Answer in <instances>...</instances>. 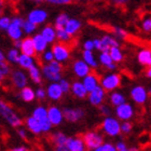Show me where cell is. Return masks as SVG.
<instances>
[{
  "instance_id": "obj_64",
  "label": "cell",
  "mask_w": 151,
  "mask_h": 151,
  "mask_svg": "<svg viewBox=\"0 0 151 151\" xmlns=\"http://www.w3.org/2000/svg\"><path fill=\"white\" fill-rule=\"evenodd\" d=\"M148 93H149V94L151 95V88H150V90H149V91H148Z\"/></svg>"
},
{
  "instance_id": "obj_43",
  "label": "cell",
  "mask_w": 151,
  "mask_h": 151,
  "mask_svg": "<svg viewBox=\"0 0 151 151\" xmlns=\"http://www.w3.org/2000/svg\"><path fill=\"white\" fill-rule=\"evenodd\" d=\"M112 32L116 38H119V39H126V38H127V32H126L125 30H123L122 28H120V27L113 28Z\"/></svg>"
},
{
  "instance_id": "obj_40",
  "label": "cell",
  "mask_w": 151,
  "mask_h": 151,
  "mask_svg": "<svg viewBox=\"0 0 151 151\" xmlns=\"http://www.w3.org/2000/svg\"><path fill=\"white\" fill-rule=\"evenodd\" d=\"M68 19H69V17H68L67 14H65V13L60 14L55 19V27H65Z\"/></svg>"
},
{
  "instance_id": "obj_4",
  "label": "cell",
  "mask_w": 151,
  "mask_h": 151,
  "mask_svg": "<svg viewBox=\"0 0 151 151\" xmlns=\"http://www.w3.org/2000/svg\"><path fill=\"white\" fill-rule=\"evenodd\" d=\"M83 140H84L86 149H90V150H96L104 142L103 136L96 132L85 133L83 135Z\"/></svg>"
},
{
  "instance_id": "obj_32",
  "label": "cell",
  "mask_w": 151,
  "mask_h": 151,
  "mask_svg": "<svg viewBox=\"0 0 151 151\" xmlns=\"http://www.w3.org/2000/svg\"><path fill=\"white\" fill-rule=\"evenodd\" d=\"M110 103L112 106L116 107V106H120L121 104L125 103V97L119 92H112L110 94Z\"/></svg>"
},
{
  "instance_id": "obj_13",
  "label": "cell",
  "mask_w": 151,
  "mask_h": 151,
  "mask_svg": "<svg viewBox=\"0 0 151 151\" xmlns=\"http://www.w3.org/2000/svg\"><path fill=\"white\" fill-rule=\"evenodd\" d=\"M64 118L68 121V122H77L80 119L84 116V110L80 109V108H65L63 110Z\"/></svg>"
},
{
  "instance_id": "obj_42",
  "label": "cell",
  "mask_w": 151,
  "mask_h": 151,
  "mask_svg": "<svg viewBox=\"0 0 151 151\" xmlns=\"http://www.w3.org/2000/svg\"><path fill=\"white\" fill-rule=\"evenodd\" d=\"M12 23V19H10L9 16H1L0 19V29L1 30H8Z\"/></svg>"
},
{
  "instance_id": "obj_25",
  "label": "cell",
  "mask_w": 151,
  "mask_h": 151,
  "mask_svg": "<svg viewBox=\"0 0 151 151\" xmlns=\"http://www.w3.org/2000/svg\"><path fill=\"white\" fill-rule=\"evenodd\" d=\"M41 34H42V36L45 38V40H47L49 43H54L55 40H57L56 27L47 25V26H45L42 30H41Z\"/></svg>"
},
{
  "instance_id": "obj_60",
  "label": "cell",
  "mask_w": 151,
  "mask_h": 151,
  "mask_svg": "<svg viewBox=\"0 0 151 151\" xmlns=\"http://www.w3.org/2000/svg\"><path fill=\"white\" fill-rule=\"evenodd\" d=\"M146 76H147L148 78H151V66L148 67V69H147V73H146Z\"/></svg>"
},
{
  "instance_id": "obj_5",
  "label": "cell",
  "mask_w": 151,
  "mask_h": 151,
  "mask_svg": "<svg viewBox=\"0 0 151 151\" xmlns=\"http://www.w3.org/2000/svg\"><path fill=\"white\" fill-rule=\"evenodd\" d=\"M23 23H24V19L22 17H13L12 19V23L8 28L6 32L13 41L19 40L22 37L23 32H24L23 30Z\"/></svg>"
},
{
  "instance_id": "obj_61",
  "label": "cell",
  "mask_w": 151,
  "mask_h": 151,
  "mask_svg": "<svg viewBox=\"0 0 151 151\" xmlns=\"http://www.w3.org/2000/svg\"><path fill=\"white\" fill-rule=\"evenodd\" d=\"M32 1H35V2H38V3H41V2H44L45 0H32Z\"/></svg>"
},
{
  "instance_id": "obj_28",
  "label": "cell",
  "mask_w": 151,
  "mask_h": 151,
  "mask_svg": "<svg viewBox=\"0 0 151 151\" xmlns=\"http://www.w3.org/2000/svg\"><path fill=\"white\" fill-rule=\"evenodd\" d=\"M138 62L144 66H151V50L150 49H142L138 53Z\"/></svg>"
},
{
  "instance_id": "obj_12",
  "label": "cell",
  "mask_w": 151,
  "mask_h": 151,
  "mask_svg": "<svg viewBox=\"0 0 151 151\" xmlns=\"http://www.w3.org/2000/svg\"><path fill=\"white\" fill-rule=\"evenodd\" d=\"M67 140H68V137L60 132L54 133L51 136V142L55 147V150L57 151H68L66 147Z\"/></svg>"
},
{
  "instance_id": "obj_34",
  "label": "cell",
  "mask_w": 151,
  "mask_h": 151,
  "mask_svg": "<svg viewBox=\"0 0 151 151\" xmlns=\"http://www.w3.org/2000/svg\"><path fill=\"white\" fill-rule=\"evenodd\" d=\"M109 53H110L114 63H119V62H121V60H123L122 51L120 50L119 47H112L110 49V51H109Z\"/></svg>"
},
{
  "instance_id": "obj_52",
  "label": "cell",
  "mask_w": 151,
  "mask_h": 151,
  "mask_svg": "<svg viewBox=\"0 0 151 151\" xmlns=\"http://www.w3.org/2000/svg\"><path fill=\"white\" fill-rule=\"evenodd\" d=\"M47 95V93L44 91L43 88H38L37 92H36V97L39 98V99H43Z\"/></svg>"
},
{
  "instance_id": "obj_56",
  "label": "cell",
  "mask_w": 151,
  "mask_h": 151,
  "mask_svg": "<svg viewBox=\"0 0 151 151\" xmlns=\"http://www.w3.org/2000/svg\"><path fill=\"white\" fill-rule=\"evenodd\" d=\"M28 149L24 147V146H21V147H15V148H13L12 151H27Z\"/></svg>"
},
{
  "instance_id": "obj_57",
  "label": "cell",
  "mask_w": 151,
  "mask_h": 151,
  "mask_svg": "<svg viewBox=\"0 0 151 151\" xmlns=\"http://www.w3.org/2000/svg\"><path fill=\"white\" fill-rule=\"evenodd\" d=\"M14 45H15V47H17V49H21L22 40H21V39H19V40H14Z\"/></svg>"
},
{
  "instance_id": "obj_27",
  "label": "cell",
  "mask_w": 151,
  "mask_h": 151,
  "mask_svg": "<svg viewBox=\"0 0 151 151\" xmlns=\"http://www.w3.org/2000/svg\"><path fill=\"white\" fill-rule=\"evenodd\" d=\"M81 28V22L77 19H69L67 24L65 25V29L69 32L71 36H75Z\"/></svg>"
},
{
  "instance_id": "obj_21",
  "label": "cell",
  "mask_w": 151,
  "mask_h": 151,
  "mask_svg": "<svg viewBox=\"0 0 151 151\" xmlns=\"http://www.w3.org/2000/svg\"><path fill=\"white\" fill-rule=\"evenodd\" d=\"M32 40H34V44H35V47H36L37 53L38 54L44 53V52H45V50H47L49 42L45 40V38L42 36V34L40 32V34H37V35H35L34 37H32Z\"/></svg>"
},
{
  "instance_id": "obj_59",
  "label": "cell",
  "mask_w": 151,
  "mask_h": 151,
  "mask_svg": "<svg viewBox=\"0 0 151 151\" xmlns=\"http://www.w3.org/2000/svg\"><path fill=\"white\" fill-rule=\"evenodd\" d=\"M116 64L114 63H112V64H110V65H109V66L107 67V69H109V70H114L116 69Z\"/></svg>"
},
{
  "instance_id": "obj_8",
  "label": "cell",
  "mask_w": 151,
  "mask_h": 151,
  "mask_svg": "<svg viewBox=\"0 0 151 151\" xmlns=\"http://www.w3.org/2000/svg\"><path fill=\"white\" fill-rule=\"evenodd\" d=\"M106 90H105L101 84L98 85L97 88H95L93 91L88 92V101H90V104L93 105V106H101L103 105L104 103L105 98H106Z\"/></svg>"
},
{
  "instance_id": "obj_19",
  "label": "cell",
  "mask_w": 151,
  "mask_h": 151,
  "mask_svg": "<svg viewBox=\"0 0 151 151\" xmlns=\"http://www.w3.org/2000/svg\"><path fill=\"white\" fill-rule=\"evenodd\" d=\"M82 82H83L84 86L86 88V90H88V92H91L101 84V79L98 78V76L96 75V73H88V76H85Z\"/></svg>"
},
{
  "instance_id": "obj_20",
  "label": "cell",
  "mask_w": 151,
  "mask_h": 151,
  "mask_svg": "<svg viewBox=\"0 0 151 151\" xmlns=\"http://www.w3.org/2000/svg\"><path fill=\"white\" fill-rule=\"evenodd\" d=\"M21 52L30 56H35L37 51H36L35 44H34V40L32 38H24L22 40V45H21Z\"/></svg>"
},
{
  "instance_id": "obj_17",
  "label": "cell",
  "mask_w": 151,
  "mask_h": 151,
  "mask_svg": "<svg viewBox=\"0 0 151 151\" xmlns=\"http://www.w3.org/2000/svg\"><path fill=\"white\" fill-rule=\"evenodd\" d=\"M27 19L29 21H32V23L39 25V24H42L43 22H45V19H47V13L42 9H34L28 13Z\"/></svg>"
},
{
  "instance_id": "obj_11",
  "label": "cell",
  "mask_w": 151,
  "mask_h": 151,
  "mask_svg": "<svg viewBox=\"0 0 151 151\" xmlns=\"http://www.w3.org/2000/svg\"><path fill=\"white\" fill-rule=\"evenodd\" d=\"M91 68L92 67L90 66L84 60H76L73 66V73H75V75L77 76V77H79V78H84L85 76H88V73H92Z\"/></svg>"
},
{
  "instance_id": "obj_9",
  "label": "cell",
  "mask_w": 151,
  "mask_h": 151,
  "mask_svg": "<svg viewBox=\"0 0 151 151\" xmlns=\"http://www.w3.org/2000/svg\"><path fill=\"white\" fill-rule=\"evenodd\" d=\"M116 114L119 120L129 121L134 116V109H133V107L129 104L123 103L120 106H116Z\"/></svg>"
},
{
  "instance_id": "obj_24",
  "label": "cell",
  "mask_w": 151,
  "mask_h": 151,
  "mask_svg": "<svg viewBox=\"0 0 151 151\" xmlns=\"http://www.w3.org/2000/svg\"><path fill=\"white\" fill-rule=\"evenodd\" d=\"M71 92L77 96L78 98H84L88 95V91L84 86L83 82L76 81L71 84Z\"/></svg>"
},
{
  "instance_id": "obj_48",
  "label": "cell",
  "mask_w": 151,
  "mask_h": 151,
  "mask_svg": "<svg viewBox=\"0 0 151 151\" xmlns=\"http://www.w3.org/2000/svg\"><path fill=\"white\" fill-rule=\"evenodd\" d=\"M142 30L145 32H151V17H147L144 19V22L142 24Z\"/></svg>"
},
{
  "instance_id": "obj_47",
  "label": "cell",
  "mask_w": 151,
  "mask_h": 151,
  "mask_svg": "<svg viewBox=\"0 0 151 151\" xmlns=\"http://www.w3.org/2000/svg\"><path fill=\"white\" fill-rule=\"evenodd\" d=\"M60 84L62 86V88H63L64 93H68L69 91H71V84L67 80H65V79H60Z\"/></svg>"
},
{
  "instance_id": "obj_49",
  "label": "cell",
  "mask_w": 151,
  "mask_h": 151,
  "mask_svg": "<svg viewBox=\"0 0 151 151\" xmlns=\"http://www.w3.org/2000/svg\"><path fill=\"white\" fill-rule=\"evenodd\" d=\"M83 49L84 50H91L93 51L95 49V44H94V40H86L83 43Z\"/></svg>"
},
{
  "instance_id": "obj_54",
  "label": "cell",
  "mask_w": 151,
  "mask_h": 151,
  "mask_svg": "<svg viewBox=\"0 0 151 151\" xmlns=\"http://www.w3.org/2000/svg\"><path fill=\"white\" fill-rule=\"evenodd\" d=\"M116 6H124L129 0H111Z\"/></svg>"
},
{
  "instance_id": "obj_41",
  "label": "cell",
  "mask_w": 151,
  "mask_h": 151,
  "mask_svg": "<svg viewBox=\"0 0 151 151\" xmlns=\"http://www.w3.org/2000/svg\"><path fill=\"white\" fill-rule=\"evenodd\" d=\"M39 122H40V125H41V129H42V133H47V132H50L51 129H52V126H53L52 122H51L50 119H49V116H47V118H45V119L40 120Z\"/></svg>"
},
{
  "instance_id": "obj_58",
  "label": "cell",
  "mask_w": 151,
  "mask_h": 151,
  "mask_svg": "<svg viewBox=\"0 0 151 151\" xmlns=\"http://www.w3.org/2000/svg\"><path fill=\"white\" fill-rule=\"evenodd\" d=\"M4 60H6L4 54H3V52H0V63H2V62H4Z\"/></svg>"
},
{
  "instance_id": "obj_44",
  "label": "cell",
  "mask_w": 151,
  "mask_h": 151,
  "mask_svg": "<svg viewBox=\"0 0 151 151\" xmlns=\"http://www.w3.org/2000/svg\"><path fill=\"white\" fill-rule=\"evenodd\" d=\"M132 129H133L132 123L129 122V121H123V123L121 124V133H123V134H129V133H131Z\"/></svg>"
},
{
  "instance_id": "obj_55",
  "label": "cell",
  "mask_w": 151,
  "mask_h": 151,
  "mask_svg": "<svg viewBox=\"0 0 151 151\" xmlns=\"http://www.w3.org/2000/svg\"><path fill=\"white\" fill-rule=\"evenodd\" d=\"M17 134H19V137H21L22 139H26V138H27V136H26L25 129H19V131H17Z\"/></svg>"
},
{
  "instance_id": "obj_53",
  "label": "cell",
  "mask_w": 151,
  "mask_h": 151,
  "mask_svg": "<svg viewBox=\"0 0 151 151\" xmlns=\"http://www.w3.org/2000/svg\"><path fill=\"white\" fill-rule=\"evenodd\" d=\"M116 151H126V150H129V149H127V147H126V145L123 142H118V144L116 145Z\"/></svg>"
},
{
  "instance_id": "obj_29",
  "label": "cell",
  "mask_w": 151,
  "mask_h": 151,
  "mask_svg": "<svg viewBox=\"0 0 151 151\" xmlns=\"http://www.w3.org/2000/svg\"><path fill=\"white\" fill-rule=\"evenodd\" d=\"M35 60H34V56H30V55H27V54H24L22 53L19 55V65L23 68H25V69H29L32 66L35 65Z\"/></svg>"
},
{
  "instance_id": "obj_7",
  "label": "cell",
  "mask_w": 151,
  "mask_h": 151,
  "mask_svg": "<svg viewBox=\"0 0 151 151\" xmlns=\"http://www.w3.org/2000/svg\"><path fill=\"white\" fill-rule=\"evenodd\" d=\"M95 49L101 52H109L112 47H119V42L111 36H104L101 39L94 40Z\"/></svg>"
},
{
  "instance_id": "obj_63",
  "label": "cell",
  "mask_w": 151,
  "mask_h": 151,
  "mask_svg": "<svg viewBox=\"0 0 151 151\" xmlns=\"http://www.w3.org/2000/svg\"><path fill=\"white\" fill-rule=\"evenodd\" d=\"M73 1H85V0H73Z\"/></svg>"
},
{
  "instance_id": "obj_22",
  "label": "cell",
  "mask_w": 151,
  "mask_h": 151,
  "mask_svg": "<svg viewBox=\"0 0 151 151\" xmlns=\"http://www.w3.org/2000/svg\"><path fill=\"white\" fill-rule=\"evenodd\" d=\"M42 73L47 80H50L52 82H60V79H62V73H58V71H55L54 69H52L49 66V64L42 66Z\"/></svg>"
},
{
  "instance_id": "obj_35",
  "label": "cell",
  "mask_w": 151,
  "mask_h": 151,
  "mask_svg": "<svg viewBox=\"0 0 151 151\" xmlns=\"http://www.w3.org/2000/svg\"><path fill=\"white\" fill-rule=\"evenodd\" d=\"M99 62H101V65H103V66H105L106 68H107L110 64L114 63L109 52H101V54L99 55Z\"/></svg>"
},
{
  "instance_id": "obj_33",
  "label": "cell",
  "mask_w": 151,
  "mask_h": 151,
  "mask_svg": "<svg viewBox=\"0 0 151 151\" xmlns=\"http://www.w3.org/2000/svg\"><path fill=\"white\" fill-rule=\"evenodd\" d=\"M28 71L29 77H30L32 81L35 82V83H41V71L37 66H35V65L32 66L28 69Z\"/></svg>"
},
{
  "instance_id": "obj_50",
  "label": "cell",
  "mask_w": 151,
  "mask_h": 151,
  "mask_svg": "<svg viewBox=\"0 0 151 151\" xmlns=\"http://www.w3.org/2000/svg\"><path fill=\"white\" fill-rule=\"evenodd\" d=\"M73 0H45V2L52 3V4H68Z\"/></svg>"
},
{
  "instance_id": "obj_1",
  "label": "cell",
  "mask_w": 151,
  "mask_h": 151,
  "mask_svg": "<svg viewBox=\"0 0 151 151\" xmlns=\"http://www.w3.org/2000/svg\"><path fill=\"white\" fill-rule=\"evenodd\" d=\"M0 113H1V116L3 119L13 127H19L23 123L21 118L17 116L15 111L10 107V105L3 101H0Z\"/></svg>"
},
{
  "instance_id": "obj_10",
  "label": "cell",
  "mask_w": 151,
  "mask_h": 151,
  "mask_svg": "<svg viewBox=\"0 0 151 151\" xmlns=\"http://www.w3.org/2000/svg\"><path fill=\"white\" fill-rule=\"evenodd\" d=\"M131 97L133 98V101H135L136 104L144 105L147 101V98H148V92L146 91V88L144 86L137 85V86L132 88Z\"/></svg>"
},
{
  "instance_id": "obj_36",
  "label": "cell",
  "mask_w": 151,
  "mask_h": 151,
  "mask_svg": "<svg viewBox=\"0 0 151 151\" xmlns=\"http://www.w3.org/2000/svg\"><path fill=\"white\" fill-rule=\"evenodd\" d=\"M19 52L17 51V47L15 49H11L9 50L8 54H6V60H9V63H19Z\"/></svg>"
},
{
  "instance_id": "obj_38",
  "label": "cell",
  "mask_w": 151,
  "mask_h": 151,
  "mask_svg": "<svg viewBox=\"0 0 151 151\" xmlns=\"http://www.w3.org/2000/svg\"><path fill=\"white\" fill-rule=\"evenodd\" d=\"M32 116L39 121L42 119H45V118H47V109L44 107H37L32 112Z\"/></svg>"
},
{
  "instance_id": "obj_26",
  "label": "cell",
  "mask_w": 151,
  "mask_h": 151,
  "mask_svg": "<svg viewBox=\"0 0 151 151\" xmlns=\"http://www.w3.org/2000/svg\"><path fill=\"white\" fill-rule=\"evenodd\" d=\"M56 36H57V41L66 43L70 45V43L73 42V36H71L69 32H67L65 27H56Z\"/></svg>"
},
{
  "instance_id": "obj_51",
  "label": "cell",
  "mask_w": 151,
  "mask_h": 151,
  "mask_svg": "<svg viewBox=\"0 0 151 151\" xmlns=\"http://www.w3.org/2000/svg\"><path fill=\"white\" fill-rule=\"evenodd\" d=\"M99 111H101V114H104V116H106L111 114L110 108L107 107V106H104V105H101V106H99Z\"/></svg>"
},
{
  "instance_id": "obj_45",
  "label": "cell",
  "mask_w": 151,
  "mask_h": 151,
  "mask_svg": "<svg viewBox=\"0 0 151 151\" xmlns=\"http://www.w3.org/2000/svg\"><path fill=\"white\" fill-rule=\"evenodd\" d=\"M116 146H113L112 144H104V142L96 149V151H116Z\"/></svg>"
},
{
  "instance_id": "obj_6",
  "label": "cell",
  "mask_w": 151,
  "mask_h": 151,
  "mask_svg": "<svg viewBox=\"0 0 151 151\" xmlns=\"http://www.w3.org/2000/svg\"><path fill=\"white\" fill-rule=\"evenodd\" d=\"M120 84H121V78L116 73L106 75L101 79V85L107 92L114 91L116 88H119Z\"/></svg>"
},
{
  "instance_id": "obj_37",
  "label": "cell",
  "mask_w": 151,
  "mask_h": 151,
  "mask_svg": "<svg viewBox=\"0 0 151 151\" xmlns=\"http://www.w3.org/2000/svg\"><path fill=\"white\" fill-rule=\"evenodd\" d=\"M36 28H37V24L32 23V21H29L28 19H26V21H24V23H23V30H24V32L27 34V35L32 34V32L36 30Z\"/></svg>"
},
{
  "instance_id": "obj_3",
  "label": "cell",
  "mask_w": 151,
  "mask_h": 151,
  "mask_svg": "<svg viewBox=\"0 0 151 151\" xmlns=\"http://www.w3.org/2000/svg\"><path fill=\"white\" fill-rule=\"evenodd\" d=\"M52 51H53L55 60L60 62V63L66 62L70 56V45L63 43V42H60V41L53 44Z\"/></svg>"
},
{
  "instance_id": "obj_14",
  "label": "cell",
  "mask_w": 151,
  "mask_h": 151,
  "mask_svg": "<svg viewBox=\"0 0 151 151\" xmlns=\"http://www.w3.org/2000/svg\"><path fill=\"white\" fill-rule=\"evenodd\" d=\"M66 147L68 151H84L86 149L83 137H68Z\"/></svg>"
},
{
  "instance_id": "obj_46",
  "label": "cell",
  "mask_w": 151,
  "mask_h": 151,
  "mask_svg": "<svg viewBox=\"0 0 151 151\" xmlns=\"http://www.w3.org/2000/svg\"><path fill=\"white\" fill-rule=\"evenodd\" d=\"M42 57H43V60L44 63H51L52 60H55V57H54V54H53V51H45L44 53H42Z\"/></svg>"
},
{
  "instance_id": "obj_15",
  "label": "cell",
  "mask_w": 151,
  "mask_h": 151,
  "mask_svg": "<svg viewBox=\"0 0 151 151\" xmlns=\"http://www.w3.org/2000/svg\"><path fill=\"white\" fill-rule=\"evenodd\" d=\"M11 81L17 88H23L27 85V77L21 70H14L11 73Z\"/></svg>"
},
{
  "instance_id": "obj_23",
  "label": "cell",
  "mask_w": 151,
  "mask_h": 151,
  "mask_svg": "<svg viewBox=\"0 0 151 151\" xmlns=\"http://www.w3.org/2000/svg\"><path fill=\"white\" fill-rule=\"evenodd\" d=\"M25 124H26V127L32 133V134H40L42 133V129H41V125H40V122H39V120L36 119L35 116H32L27 118L25 120Z\"/></svg>"
},
{
  "instance_id": "obj_30",
  "label": "cell",
  "mask_w": 151,
  "mask_h": 151,
  "mask_svg": "<svg viewBox=\"0 0 151 151\" xmlns=\"http://www.w3.org/2000/svg\"><path fill=\"white\" fill-rule=\"evenodd\" d=\"M82 57H83V60L86 62V63L92 67V68H97L98 66V63L96 62L94 57V54L92 52L91 50H84L83 51V53H82Z\"/></svg>"
},
{
  "instance_id": "obj_31",
  "label": "cell",
  "mask_w": 151,
  "mask_h": 151,
  "mask_svg": "<svg viewBox=\"0 0 151 151\" xmlns=\"http://www.w3.org/2000/svg\"><path fill=\"white\" fill-rule=\"evenodd\" d=\"M21 97L24 101H32L36 98V93L32 91V88H28V86H25L21 90Z\"/></svg>"
},
{
  "instance_id": "obj_62",
  "label": "cell",
  "mask_w": 151,
  "mask_h": 151,
  "mask_svg": "<svg viewBox=\"0 0 151 151\" xmlns=\"http://www.w3.org/2000/svg\"><path fill=\"white\" fill-rule=\"evenodd\" d=\"M4 1H6V2H15L17 0H4Z\"/></svg>"
},
{
  "instance_id": "obj_18",
  "label": "cell",
  "mask_w": 151,
  "mask_h": 151,
  "mask_svg": "<svg viewBox=\"0 0 151 151\" xmlns=\"http://www.w3.org/2000/svg\"><path fill=\"white\" fill-rule=\"evenodd\" d=\"M47 96H49L51 99L58 101V99H60V97L63 96L64 91H63V88H62V86H60V82H53V83H51V84L47 86Z\"/></svg>"
},
{
  "instance_id": "obj_2",
  "label": "cell",
  "mask_w": 151,
  "mask_h": 151,
  "mask_svg": "<svg viewBox=\"0 0 151 151\" xmlns=\"http://www.w3.org/2000/svg\"><path fill=\"white\" fill-rule=\"evenodd\" d=\"M101 129H103L105 134H107L108 136H111V137H114L121 133V124H120L118 119H114L112 116H108L101 123Z\"/></svg>"
},
{
  "instance_id": "obj_16",
  "label": "cell",
  "mask_w": 151,
  "mask_h": 151,
  "mask_svg": "<svg viewBox=\"0 0 151 151\" xmlns=\"http://www.w3.org/2000/svg\"><path fill=\"white\" fill-rule=\"evenodd\" d=\"M47 116H49V119L53 125H60L64 119V113L60 108L55 107V106H51L47 109Z\"/></svg>"
},
{
  "instance_id": "obj_39",
  "label": "cell",
  "mask_w": 151,
  "mask_h": 151,
  "mask_svg": "<svg viewBox=\"0 0 151 151\" xmlns=\"http://www.w3.org/2000/svg\"><path fill=\"white\" fill-rule=\"evenodd\" d=\"M10 75H11V69H10L9 65H8L6 62L0 63V80L3 81V80Z\"/></svg>"
}]
</instances>
